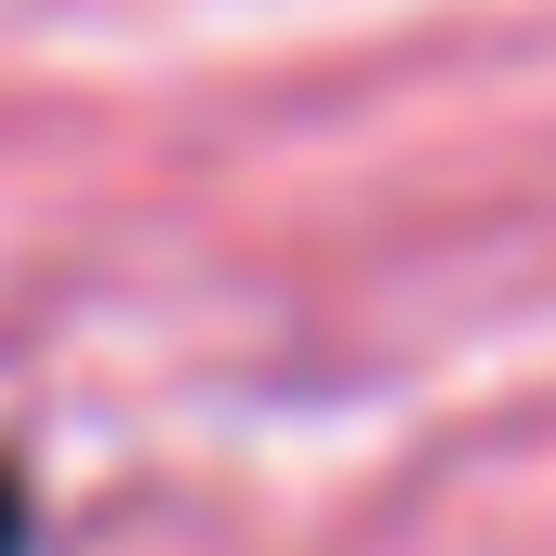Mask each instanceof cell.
<instances>
[{
    "label": "cell",
    "instance_id": "obj_1",
    "mask_svg": "<svg viewBox=\"0 0 556 556\" xmlns=\"http://www.w3.org/2000/svg\"><path fill=\"white\" fill-rule=\"evenodd\" d=\"M0 556H27V477L0 464Z\"/></svg>",
    "mask_w": 556,
    "mask_h": 556
}]
</instances>
